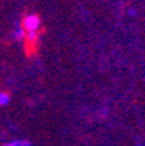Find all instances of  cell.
Wrapping results in <instances>:
<instances>
[{
	"label": "cell",
	"instance_id": "6da1fadb",
	"mask_svg": "<svg viewBox=\"0 0 145 146\" xmlns=\"http://www.w3.org/2000/svg\"><path fill=\"white\" fill-rule=\"evenodd\" d=\"M25 33H38L41 27V18L37 15H27L24 17L21 24Z\"/></svg>",
	"mask_w": 145,
	"mask_h": 146
},
{
	"label": "cell",
	"instance_id": "7a4b0ae2",
	"mask_svg": "<svg viewBox=\"0 0 145 146\" xmlns=\"http://www.w3.org/2000/svg\"><path fill=\"white\" fill-rule=\"evenodd\" d=\"M38 33H26V35H25V39H26L27 44H35L37 42H38Z\"/></svg>",
	"mask_w": 145,
	"mask_h": 146
},
{
	"label": "cell",
	"instance_id": "3957f363",
	"mask_svg": "<svg viewBox=\"0 0 145 146\" xmlns=\"http://www.w3.org/2000/svg\"><path fill=\"white\" fill-rule=\"evenodd\" d=\"M11 102V95L7 91H0V106H8Z\"/></svg>",
	"mask_w": 145,
	"mask_h": 146
},
{
	"label": "cell",
	"instance_id": "277c9868",
	"mask_svg": "<svg viewBox=\"0 0 145 146\" xmlns=\"http://www.w3.org/2000/svg\"><path fill=\"white\" fill-rule=\"evenodd\" d=\"M25 35H26V33H25V30L22 29L21 25H20V26L16 29V30H15V34H13V36H15L16 40H22V39H25Z\"/></svg>",
	"mask_w": 145,
	"mask_h": 146
},
{
	"label": "cell",
	"instance_id": "5b68a950",
	"mask_svg": "<svg viewBox=\"0 0 145 146\" xmlns=\"http://www.w3.org/2000/svg\"><path fill=\"white\" fill-rule=\"evenodd\" d=\"M3 146H31L29 141H25V140H16L12 141V142H8Z\"/></svg>",
	"mask_w": 145,
	"mask_h": 146
},
{
	"label": "cell",
	"instance_id": "8992f818",
	"mask_svg": "<svg viewBox=\"0 0 145 146\" xmlns=\"http://www.w3.org/2000/svg\"><path fill=\"white\" fill-rule=\"evenodd\" d=\"M128 15L130 16H136V12H135L133 9H130V11H128Z\"/></svg>",
	"mask_w": 145,
	"mask_h": 146
}]
</instances>
